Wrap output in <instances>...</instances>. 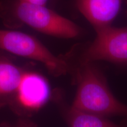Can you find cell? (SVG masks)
I'll return each instance as SVG.
<instances>
[{
    "label": "cell",
    "instance_id": "obj_6",
    "mask_svg": "<svg viewBox=\"0 0 127 127\" xmlns=\"http://www.w3.org/2000/svg\"><path fill=\"white\" fill-rule=\"evenodd\" d=\"M121 5V0H77L79 11L95 30L110 26Z\"/></svg>",
    "mask_w": 127,
    "mask_h": 127
},
{
    "label": "cell",
    "instance_id": "obj_9",
    "mask_svg": "<svg viewBox=\"0 0 127 127\" xmlns=\"http://www.w3.org/2000/svg\"><path fill=\"white\" fill-rule=\"evenodd\" d=\"M24 1H27V2H29L31 3H34V4L45 5L46 3L47 2L48 0H24Z\"/></svg>",
    "mask_w": 127,
    "mask_h": 127
},
{
    "label": "cell",
    "instance_id": "obj_1",
    "mask_svg": "<svg viewBox=\"0 0 127 127\" xmlns=\"http://www.w3.org/2000/svg\"><path fill=\"white\" fill-rule=\"evenodd\" d=\"M0 15L8 25H26L41 33L64 38L78 36L80 28L71 20L45 5L24 0H13L0 4Z\"/></svg>",
    "mask_w": 127,
    "mask_h": 127
},
{
    "label": "cell",
    "instance_id": "obj_8",
    "mask_svg": "<svg viewBox=\"0 0 127 127\" xmlns=\"http://www.w3.org/2000/svg\"><path fill=\"white\" fill-rule=\"evenodd\" d=\"M67 121L70 127H127L111 123L101 116L71 108L67 112Z\"/></svg>",
    "mask_w": 127,
    "mask_h": 127
},
{
    "label": "cell",
    "instance_id": "obj_4",
    "mask_svg": "<svg viewBox=\"0 0 127 127\" xmlns=\"http://www.w3.org/2000/svg\"><path fill=\"white\" fill-rule=\"evenodd\" d=\"M96 31V38L82 55L81 64L99 60L127 63V27L110 25Z\"/></svg>",
    "mask_w": 127,
    "mask_h": 127
},
{
    "label": "cell",
    "instance_id": "obj_7",
    "mask_svg": "<svg viewBox=\"0 0 127 127\" xmlns=\"http://www.w3.org/2000/svg\"><path fill=\"white\" fill-rule=\"evenodd\" d=\"M24 72L11 62L0 58V97L15 94Z\"/></svg>",
    "mask_w": 127,
    "mask_h": 127
},
{
    "label": "cell",
    "instance_id": "obj_2",
    "mask_svg": "<svg viewBox=\"0 0 127 127\" xmlns=\"http://www.w3.org/2000/svg\"><path fill=\"white\" fill-rule=\"evenodd\" d=\"M77 77L78 84L72 108L101 117H127V106L114 97L103 76L92 63L81 64Z\"/></svg>",
    "mask_w": 127,
    "mask_h": 127
},
{
    "label": "cell",
    "instance_id": "obj_3",
    "mask_svg": "<svg viewBox=\"0 0 127 127\" xmlns=\"http://www.w3.org/2000/svg\"><path fill=\"white\" fill-rule=\"evenodd\" d=\"M0 49L39 62L53 75H64L69 70L66 61L54 55L36 38L22 32L0 30Z\"/></svg>",
    "mask_w": 127,
    "mask_h": 127
},
{
    "label": "cell",
    "instance_id": "obj_5",
    "mask_svg": "<svg viewBox=\"0 0 127 127\" xmlns=\"http://www.w3.org/2000/svg\"><path fill=\"white\" fill-rule=\"evenodd\" d=\"M50 90L47 81L40 74L25 72L15 93L17 102L23 108L36 111L47 102Z\"/></svg>",
    "mask_w": 127,
    "mask_h": 127
}]
</instances>
